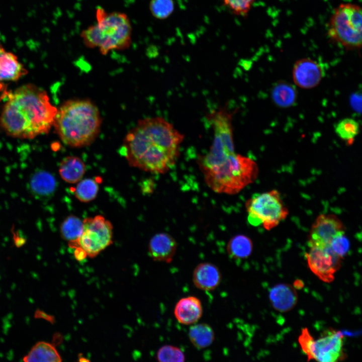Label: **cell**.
I'll return each instance as SVG.
<instances>
[{
  "label": "cell",
  "mask_w": 362,
  "mask_h": 362,
  "mask_svg": "<svg viewBox=\"0 0 362 362\" xmlns=\"http://www.w3.org/2000/svg\"><path fill=\"white\" fill-rule=\"evenodd\" d=\"M61 338H62L61 337V335L59 334H56V337H53V340H54V342H56V343H57V341L58 340H59L60 341H61Z\"/></svg>",
  "instance_id": "e575fe53"
},
{
  "label": "cell",
  "mask_w": 362,
  "mask_h": 362,
  "mask_svg": "<svg viewBox=\"0 0 362 362\" xmlns=\"http://www.w3.org/2000/svg\"><path fill=\"white\" fill-rule=\"evenodd\" d=\"M99 190V186L97 179L85 178L77 183L74 190V194L80 202L88 203L97 197Z\"/></svg>",
  "instance_id": "484cf974"
},
{
  "label": "cell",
  "mask_w": 362,
  "mask_h": 362,
  "mask_svg": "<svg viewBox=\"0 0 362 362\" xmlns=\"http://www.w3.org/2000/svg\"><path fill=\"white\" fill-rule=\"evenodd\" d=\"M58 171L63 180L69 184H75L82 179L85 172V165L80 158L67 156L61 160Z\"/></svg>",
  "instance_id": "d6986e66"
},
{
  "label": "cell",
  "mask_w": 362,
  "mask_h": 362,
  "mask_svg": "<svg viewBox=\"0 0 362 362\" xmlns=\"http://www.w3.org/2000/svg\"><path fill=\"white\" fill-rule=\"evenodd\" d=\"M351 104L355 110L362 112V95H354L351 99Z\"/></svg>",
  "instance_id": "d6a6232c"
},
{
  "label": "cell",
  "mask_w": 362,
  "mask_h": 362,
  "mask_svg": "<svg viewBox=\"0 0 362 362\" xmlns=\"http://www.w3.org/2000/svg\"><path fill=\"white\" fill-rule=\"evenodd\" d=\"M202 313L201 302L195 296L182 298L175 305L174 310L177 320L185 325L196 323L202 317Z\"/></svg>",
  "instance_id": "2e32d148"
},
{
  "label": "cell",
  "mask_w": 362,
  "mask_h": 362,
  "mask_svg": "<svg viewBox=\"0 0 362 362\" xmlns=\"http://www.w3.org/2000/svg\"><path fill=\"white\" fill-rule=\"evenodd\" d=\"M221 281V274L218 267L210 262H202L195 268L193 281L197 288L203 291L215 290Z\"/></svg>",
  "instance_id": "9a60e30c"
},
{
  "label": "cell",
  "mask_w": 362,
  "mask_h": 362,
  "mask_svg": "<svg viewBox=\"0 0 362 362\" xmlns=\"http://www.w3.org/2000/svg\"><path fill=\"white\" fill-rule=\"evenodd\" d=\"M157 359L160 362H183L185 360V356L179 348L165 345L158 349Z\"/></svg>",
  "instance_id": "83f0119b"
},
{
  "label": "cell",
  "mask_w": 362,
  "mask_h": 362,
  "mask_svg": "<svg viewBox=\"0 0 362 362\" xmlns=\"http://www.w3.org/2000/svg\"><path fill=\"white\" fill-rule=\"evenodd\" d=\"M7 98L0 116L1 127L13 137L33 139L36 137L30 122L17 103L8 94Z\"/></svg>",
  "instance_id": "8fae6325"
},
{
  "label": "cell",
  "mask_w": 362,
  "mask_h": 362,
  "mask_svg": "<svg viewBox=\"0 0 362 362\" xmlns=\"http://www.w3.org/2000/svg\"><path fill=\"white\" fill-rule=\"evenodd\" d=\"M271 94L274 103L283 108L293 106L297 97L295 87L285 81H280L275 84L272 88Z\"/></svg>",
  "instance_id": "7402d4cb"
},
{
  "label": "cell",
  "mask_w": 362,
  "mask_h": 362,
  "mask_svg": "<svg viewBox=\"0 0 362 362\" xmlns=\"http://www.w3.org/2000/svg\"><path fill=\"white\" fill-rule=\"evenodd\" d=\"M35 317L37 318L43 319L51 322L52 324L55 322V317L51 315L48 314L40 310H37L35 313Z\"/></svg>",
  "instance_id": "1f68e13d"
},
{
  "label": "cell",
  "mask_w": 362,
  "mask_h": 362,
  "mask_svg": "<svg viewBox=\"0 0 362 362\" xmlns=\"http://www.w3.org/2000/svg\"><path fill=\"white\" fill-rule=\"evenodd\" d=\"M27 73L16 56L0 48V81H16Z\"/></svg>",
  "instance_id": "ac0fdd59"
},
{
  "label": "cell",
  "mask_w": 362,
  "mask_h": 362,
  "mask_svg": "<svg viewBox=\"0 0 362 362\" xmlns=\"http://www.w3.org/2000/svg\"><path fill=\"white\" fill-rule=\"evenodd\" d=\"M32 192L41 197H48L52 195L56 188V180L50 173L39 171L32 175L30 182Z\"/></svg>",
  "instance_id": "44dd1931"
},
{
  "label": "cell",
  "mask_w": 362,
  "mask_h": 362,
  "mask_svg": "<svg viewBox=\"0 0 362 362\" xmlns=\"http://www.w3.org/2000/svg\"><path fill=\"white\" fill-rule=\"evenodd\" d=\"M149 8L153 16L163 19L172 12L173 3L172 0H151Z\"/></svg>",
  "instance_id": "f1b7e54d"
},
{
  "label": "cell",
  "mask_w": 362,
  "mask_h": 362,
  "mask_svg": "<svg viewBox=\"0 0 362 362\" xmlns=\"http://www.w3.org/2000/svg\"><path fill=\"white\" fill-rule=\"evenodd\" d=\"M234 13L245 15L249 11L254 0H223Z\"/></svg>",
  "instance_id": "4dcf8cb0"
},
{
  "label": "cell",
  "mask_w": 362,
  "mask_h": 362,
  "mask_svg": "<svg viewBox=\"0 0 362 362\" xmlns=\"http://www.w3.org/2000/svg\"><path fill=\"white\" fill-rule=\"evenodd\" d=\"M345 233L344 224L336 215L320 214L311 227L308 244L310 247L328 246L335 237Z\"/></svg>",
  "instance_id": "7c38bea8"
},
{
  "label": "cell",
  "mask_w": 362,
  "mask_h": 362,
  "mask_svg": "<svg viewBox=\"0 0 362 362\" xmlns=\"http://www.w3.org/2000/svg\"><path fill=\"white\" fill-rule=\"evenodd\" d=\"M83 228V220L74 215H70L61 224V237L68 243L74 242L80 236Z\"/></svg>",
  "instance_id": "d4e9b609"
},
{
  "label": "cell",
  "mask_w": 362,
  "mask_h": 362,
  "mask_svg": "<svg viewBox=\"0 0 362 362\" xmlns=\"http://www.w3.org/2000/svg\"><path fill=\"white\" fill-rule=\"evenodd\" d=\"M359 124L355 120L345 118L339 121L335 126V131L342 140L349 144L359 132Z\"/></svg>",
  "instance_id": "4316f807"
},
{
  "label": "cell",
  "mask_w": 362,
  "mask_h": 362,
  "mask_svg": "<svg viewBox=\"0 0 362 362\" xmlns=\"http://www.w3.org/2000/svg\"><path fill=\"white\" fill-rule=\"evenodd\" d=\"M177 248L174 238L166 233L154 234L148 244L149 254L155 261L170 262Z\"/></svg>",
  "instance_id": "5bb4252c"
},
{
  "label": "cell",
  "mask_w": 362,
  "mask_h": 362,
  "mask_svg": "<svg viewBox=\"0 0 362 362\" xmlns=\"http://www.w3.org/2000/svg\"><path fill=\"white\" fill-rule=\"evenodd\" d=\"M25 362H60L61 357L53 344L40 341L36 343L28 353L23 357Z\"/></svg>",
  "instance_id": "ffe728a7"
},
{
  "label": "cell",
  "mask_w": 362,
  "mask_h": 362,
  "mask_svg": "<svg viewBox=\"0 0 362 362\" xmlns=\"http://www.w3.org/2000/svg\"><path fill=\"white\" fill-rule=\"evenodd\" d=\"M184 138L164 118L147 117L138 120L126 135L121 153L132 167L163 173L177 161Z\"/></svg>",
  "instance_id": "6da1fadb"
},
{
  "label": "cell",
  "mask_w": 362,
  "mask_h": 362,
  "mask_svg": "<svg viewBox=\"0 0 362 362\" xmlns=\"http://www.w3.org/2000/svg\"><path fill=\"white\" fill-rule=\"evenodd\" d=\"M322 65L310 58L297 61L293 69L295 83L303 88H312L317 86L324 76Z\"/></svg>",
  "instance_id": "4fadbf2b"
},
{
  "label": "cell",
  "mask_w": 362,
  "mask_h": 362,
  "mask_svg": "<svg viewBox=\"0 0 362 362\" xmlns=\"http://www.w3.org/2000/svg\"><path fill=\"white\" fill-rule=\"evenodd\" d=\"M189 337L191 343L196 348L203 349L212 344L215 340V333L209 325L206 323H200L190 327Z\"/></svg>",
  "instance_id": "603a6c76"
},
{
  "label": "cell",
  "mask_w": 362,
  "mask_h": 362,
  "mask_svg": "<svg viewBox=\"0 0 362 362\" xmlns=\"http://www.w3.org/2000/svg\"><path fill=\"white\" fill-rule=\"evenodd\" d=\"M253 249L251 239L246 235L238 234L232 237L227 245V251L233 258L242 259L249 256Z\"/></svg>",
  "instance_id": "cb8c5ba5"
},
{
  "label": "cell",
  "mask_w": 362,
  "mask_h": 362,
  "mask_svg": "<svg viewBox=\"0 0 362 362\" xmlns=\"http://www.w3.org/2000/svg\"><path fill=\"white\" fill-rule=\"evenodd\" d=\"M344 336L339 331L326 330L315 340L307 328L302 329L298 341L308 360L336 362L346 358L343 349Z\"/></svg>",
  "instance_id": "ba28073f"
},
{
  "label": "cell",
  "mask_w": 362,
  "mask_h": 362,
  "mask_svg": "<svg viewBox=\"0 0 362 362\" xmlns=\"http://www.w3.org/2000/svg\"><path fill=\"white\" fill-rule=\"evenodd\" d=\"M83 228L79 238L68 243L74 249H83L87 256L93 258L113 243V226L111 222L101 215L83 220Z\"/></svg>",
  "instance_id": "9c48e42d"
},
{
  "label": "cell",
  "mask_w": 362,
  "mask_h": 362,
  "mask_svg": "<svg viewBox=\"0 0 362 362\" xmlns=\"http://www.w3.org/2000/svg\"><path fill=\"white\" fill-rule=\"evenodd\" d=\"M74 255L75 259L79 261L84 260L87 256L85 251L79 247L74 248Z\"/></svg>",
  "instance_id": "836d02e7"
},
{
  "label": "cell",
  "mask_w": 362,
  "mask_h": 362,
  "mask_svg": "<svg viewBox=\"0 0 362 362\" xmlns=\"http://www.w3.org/2000/svg\"><path fill=\"white\" fill-rule=\"evenodd\" d=\"M345 234L335 237L329 245L332 250L341 258L348 253L350 247L349 241Z\"/></svg>",
  "instance_id": "f546056e"
},
{
  "label": "cell",
  "mask_w": 362,
  "mask_h": 362,
  "mask_svg": "<svg viewBox=\"0 0 362 362\" xmlns=\"http://www.w3.org/2000/svg\"><path fill=\"white\" fill-rule=\"evenodd\" d=\"M102 118L97 106L86 99H72L61 105L53 126L62 142L73 148L90 145L100 133Z\"/></svg>",
  "instance_id": "7a4b0ae2"
},
{
  "label": "cell",
  "mask_w": 362,
  "mask_h": 362,
  "mask_svg": "<svg viewBox=\"0 0 362 362\" xmlns=\"http://www.w3.org/2000/svg\"><path fill=\"white\" fill-rule=\"evenodd\" d=\"M245 208L249 223L255 226L262 225L267 230L277 226L289 214L276 190L253 194L246 202Z\"/></svg>",
  "instance_id": "52a82bcc"
},
{
  "label": "cell",
  "mask_w": 362,
  "mask_h": 362,
  "mask_svg": "<svg viewBox=\"0 0 362 362\" xmlns=\"http://www.w3.org/2000/svg\"><path fill=\"white\" fill-rule=\"evenodd\" d=\"M202 172L206 184L214 192L234 195L254 182L258 168L249 157L234 152Z\"/></svg>",
  "instance_id": "277c9868"
},
{
  "label": "cell",
  "mask_w": 362,
  "mask_h": 362,
  "mask_svg": "<svg viewBox=\"0 0 362 362\" xmlns=\"http://www.w3.org/2000/svg\"><path fill=\"white\" fill-rule=\"evenodd\" d=\"M8 94L17 103L36 136L49 132L57 109L51 103L44 89L33 84H26Z\"/></svg>",
  "instance_id": "5b68a950"
},
{
  "label": "cell",
  "mask_w": 362,
  "mask_h": 362,
  "mask_svg": "<svg viewBox=\"0 0 362 362\" xmlns=\"http://www.w3.org/2000/svg\"><path fill=\"white\" fill-rule=\"evenodd\" d=\"M96 23L82 30L80 37L85 46L97 48L103 55L128 48L132 41V26L127 15L120 12H109L97 8Z\"/></svg>",
  "instance_id": "3957f363"
},
{
  "label": "cell",
  "mask_w": 362,
  "mask_h": 362,
  "mask_svg": "<svg viewBox=\"0 0 362 362\" xmlns=\"http://www.w3.org/2000/svg\"><path fill=\"white\" fill-rule=\"evenodd\" d=\"M327 33L331 40L346 49L362 48V7L340 4L330 18Z\"/></svg>",
  "instance_id": "8992f818"
},
{
  "label": "cell",
  "mask_w": 362,
  "mask_h": 362,
  "mask_svg": "<svg viewBox=\"0 0 362 362\" xmlns=\"http://www.w3.org/2000/svg\"><path fill=\"white\" fill-rule=\"evenodd\" d=\"M310 248L306 253L310 269L323 282H332L335 274L341 266L342 258L337 255L329 246Z\"/></svg>",
  "instance_id": "30bf717a"
},
{
  "label": "cell",
  "mask_w": 362,
  "mask_h": 362,
  "mask_svg": "<svg viewBox=\"0 0 362 362\" xmlns=\"http://www.w3.org/2000/svg\"><path fill=\"white\" fill-rule=\"evenodd\" d=\"M269 298L274 308L282 312L292 309L298 301L295 289L287 284H280L273 287L269 291Z\"/></svg>",
  "instance_id": "e0dca14e"
}]
</instances>
